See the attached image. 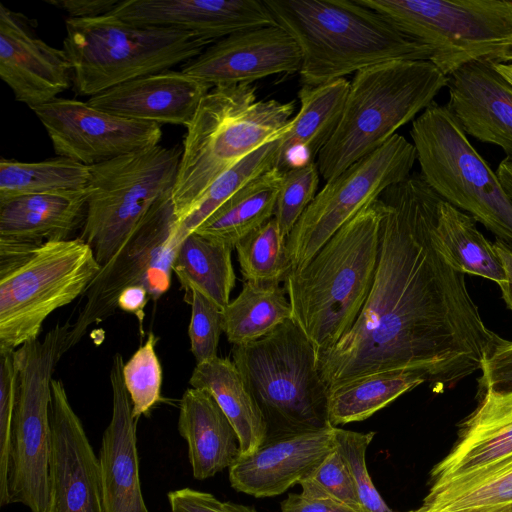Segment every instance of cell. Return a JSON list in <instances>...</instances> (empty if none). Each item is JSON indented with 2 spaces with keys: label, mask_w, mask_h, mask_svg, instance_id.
Masks as SVG:
<instances>
[{
  "label": "cell",
  "mask_w": 512,
  "mask_h": 512,
  "mask_svg": "<svg viewBox=\"0 0 512 512\" xmlns=\"http://www.w3.org/2000/svg\"><path fill=\"white\" fill-rule=\"evenodd\" d=\"M232 250L228 245L192 232L179 245L172 271L185 291L196 290L223 310L230 303L236 281Z\"/></svg>",
  "instance_id": "1f68e13d"
},
{
  "label": "cell",
  "mask_w": 512,
  "mask_h": 512,
  "mask_svg": "<svg viewBox=\"0 0 512 512\" xmlns=\"http://www.w3.org/2000/svg\"><path fill=\"white\" fill-rule=\"evenodd\" d=\"M286 238L274 218L236 246L244 281L285 282L292 269Z\"/></svg>",
  "instance_id": "8d00e7d4"
},
{
  "label": "cell",
  "mask_w": 512,
  "mask_h": 512,
  "mask_svg": "<svg viewBox=\"0 0 512 512\" xmlns=\"http://www.w3.org/2000/svg\"><path fill=\"white\" fill-rule=\"evenodd\" d=\"M512 510V457L479 472L433 485L414 512Z\"/></svg>",
  "instance_id": "4dcf8cb0"
},
{
  "label": "cell",
  "mask_w": 512,
  "mask_h": 512,
  "mask_svg": "<svg viewBox=\"0 0 512 512\" xmlns=\"http://www.w3.org/2000/svg\"><path fill=\"white\" fill-rule=\"evenodd\" d=\"M293 319L285 287L278 282L245 281L239 295L222 310V329L233 345H245Z\"/></svg>",
  "instance_id": "d6a6232c"
},
{
  "label": "cell",
  "mask_w": 512,
  "mask_h": 512,
  "mask_svg": "<svg viewBox=\"0 0 512 512\" xmlns=\"http://www.w3.org/2000/svg\"><path fill=\"white\" fill-rule=\"evenodd\" d=\"M349 89L350 82L345 78L301 88L300 110L279 139L278 169L286 171L293 151L298 149L305 151L307 161H315L338 127Z\"/></svg>",
  "instance_id": "4316f807"
},
{
  "label": "cell",
  "mask_w": 512,
  "mask_h": 512,
  "mask_svg": "<svg viewBox=\"0 0 512 512\" xmlns=\"http://www.w3.org/2000/svg\"><path fill=\"white\" fill-rule=\"evenodd\" d=\"M409 512H414V510H411ZM503 512H512V510H507V511H503Z\"/></svg>",
  "instance_id": "f5cc1de1"
},
{
  "label": "cell",
  "mask_w": 512,
  "mask_h": 512,
  "mask_svg": "<svg viewBox=\"0 0 512 512\" xmlns=\"http://www.w3.org/2000/svg\"><path fill=\"white\" fill-rule=\"evenodd\" d=\"M15 350H0V505L8 502V470L17 402Z\"/></svg>",
  "instance_id": "7bdbcfd3"
},
{
  "label": "cell",
  "mask_w": 512,
  "mask_h": 512,
  "mask_svg": "<svg viewBox=\"0 0 512 512\" xmlns=\"http://www.w3.org/2000/svg\"><path fill=\"white\" fill-rule=\"evenodd\" d=\"M100 269L79 237L43 243L0 239V350L38 339L46 318L82 296Z\"/></svg>",
  "instance_id": "8992f818"
},
{
  "label": "cell",
  "mask_w": 512,
  "mask_h": 512,
  "mask_svg": "<svg viewBox=\"0 0 512 512\" xmlns=\"http://www.w3.org/2000/svg\"><path fill=\"white\" fill-rule=\"evenodd\" d=\"M447 83L448 77L425 60L391 61L356 72L338 127L317 156L320 175L328 181L380 148Z\"/></svg>",
  "instance_id": "5b68a950"
},
{
  "label": "cell",
  "mask_w": 512,
  "mask_h": 512,
  "mask_svg": "<svg viewBox=\"0 0 512 512\" xmlns=\"http://www.w3.org/2000/svg\"><path fill=\"white\" fill-rule=\"evenodd\" d=\"M370 293L351 329L317 357L328 389L383 371L425 376L438 391L480 370L503 340L433 235L442 200L420 176L391 185Z\"/></svg>",
  "instance_id": "6da1fadb"
},
{
  "label": "cell",
  "mask_w": 512,
  "mask_h": 512,
  "mask_svg": "<svg viewBox=\"0 0 512 512\" xmlns=\"http://www.w3.org/2000/svg\"><path fill=\"white\" fill-rule=\"evenodd\" d=\"M435 243L457 271L484 277L499 286L505 273L494 244L477 229L470 215L441 200L433 230Z\"/></svg>",
  "instance_id": "f546056e"
},
{
  "label": "cell",
  "mask_w": 512,
  "mask_h": 512,
  "mask_svg": "<svg viewBox=\"0 0 512 512\" xmlns=\"http://www.w3.org/2000/svg\"><path fill=\"white\" fill-rule=\"evenodd\" d=\"M57 156L87 166L156 146L160 125L119 117L87 102L56 98L31 109Z\"/></svg>",
  "instance_id": "9a60e30c"
},
{
  "label": "cell",
  "mask_w": 512,
  "mask_h": 512,
  "mask_svg": "<svg viewBox=\"0 0 512 512\" xmlns=\"http://www.w3.org/2000/svg\"><path fill=\"white\" fill-rule=\"evenodd\" d=\"M281 512H359L330 498L312 497L303 493H290L281 502Z\"/></svg>",
  "instance_id": "bcb514c9"
},
{
  "label": "cell",
  "mask_w": 512,
  "mask_h": 512,
  "mask_svg": "<svg viewBox=\"0 0 512 512\" xmlns=\"http://www.w3.org/2000/svg\"><path fill=\"white\" fill-rule=\"evenodd\" d=\"M447 108L466 134L512 159V84L495 66L466 65L448 77Z\"/></svg>",
  "instance_id": "603a6c76"
},
{
  "label": "cell",
  "mask_w": 512,
  "mask_h": 512,
  "mask_svg": "<svg viewBox=\"0 0 512 512\" xmlns=\"http://www.w3.org/2000/svg\"><path fill=\"white\" fill-rule=\"evenodd\" d=\"M70 324H57L42 340L26 342L14 351L17 402L13 421L8 502L31 512H45L49 500L50 419L53 373L65 354Z\"/></svg>",
  "instance_id": "7c38bea8"
},
{
  "label": "cell",
  "mask_w": 512,
  "mask_h": 512,
  "mask_svg": "<svg viewBox=\"0 0 512 512\" xmlns=\"http://www.w3.org/2000/svg\"><path fill=\"white\" fill-rule=\"evenodd\" d=\"M279 139L264 144L244 157L208 187L194 210L178 224L181 241L238 190L262 173L276 167Z\"/></svg>",
  "instance_id": "d590c367"
},
{
  "label": "cell",
  "mask_w": 512,
  "mask_h": 512,
  "mask_svg": "<svg viewBox=\"0 0 512 512\" xmlns=\"http://www.w3.org/2000/svg\"><path fill=\"white\" fill-rule=\"evenodd\" d=\"M510 457L512 390L483 389L476 409L461 426L456 445L432 469V485L479 472Z\"/></svg>",
  "instance_id": "cb8c5ba5"
},
{
  "label": "cell",
  "mask_w": 512,
  "mask_h": 512,
  "mask_svg": "<svg viewBox=\"0 0 512 512\" xmlns=\"http://www.w3.org/2000/svg\"><path fill=\"white\" fill-rule=\"evenodd\" d=\"M319 174L317 162L314 160L284 171L273 218L286 239L315 198Z\"/></svg>",
  "instance_id": "f35d334b"
},
{
  "label": "cell",
  "mask_w": 512,
  "mask_h": 512,
  "mask_svg": "<svg viewBox=\"0 0 512 512\" xmlns=\"http://www.w3.org/2000/svg\"><path fill=\"white\" fill-rule=\"evenodd\" d=\"M182 150L160 144L90 167L80 239L103 266L151 208L172 192Z\"/></svg>",
  "instance_id": "8fae6325"
},
{
  "label": "cell",
  "mask_w": 512,
  "mask_h": 512,
  "mask_svg": "<svg viewBox=\"0 0 512 512\" xmlns=\"http://www.w3.org/2000/svg\"><path fill=\"white\" fill-rule=\"evenodd\" d=\"M426 46L449 77L460 68L512 62V1L357 0Z\"/></svg>",
  "instance_id": "9c48e42d"
},
{
  "label": "cell",
  "mask_w": 512,
  "mask_h": 512,
  "mask_svg": "<svg viewBox=\"0 0 512 512\" xmlns=\"http://www.w3.org/2000/svg\"><path fill=\"white\" fill-rule=\"evenodd\" d=\"M275 23L301 52L303 86L315 87L364 68L431 52L357 0H264Z\"/></svg>",
  "instance_id": "3957f363"
},
{
  "label": "cell",
  "mask_w": 512,
  "mask_h": 512,
  "mask_svg": "<svg viewBox=\"0 0 512 512\" xmlns=\"http://www.w3.org/2000/svg\"><path fill=\"white\" fill-rule=\"evenodd\" d=\"M52 445L45 512H105L101 467L63 382L52 380Z\"/></svg>",
  "instance_id": "2e32d148"
},
{
  "label": "cell",
  "mask_w": 512,
  "mask_h": 512,
  "mask_svg": "<svg viewBox=\"0 0 512 512\" xmlns=\"http://www.w3.org/2000/svg\"><path fill=\"white\" fill-rule=\"evenodd\" d=\"M90 167L65 157L39 162L0 161V202L24 195L86 189Z\"/></svg>",
  "instance_id": "e575fe53"
},
{
  "label": "cell",
  "mask_w": 512,
  "mask_h": 512,
  "mask_svg": "<svg viewBox=\"0 0 512 512\" xmlns=\"http://www.w3.org/2000/svg\"><path fill=\"white\" fill-rule=\"evenodd\" d=\"M65 51L77 95L95 96L119 84L186 63L212 42L189 32L139 26L112 14L66 18Z\"/></svg>",
  "instance_id": "52a82bcc"
},
{
  "label": "cell",
  "mask_w": 512,
  "mask_h": 512,
  "mask_svg": "<svg viewBox=\"0 0 512 512\" xmlns=\"http://www.w3.org/2000/svg\"><path fill=\"white\" fill-rule=\"evenodd\" d=\"M374 435L375 432L361 433L337 427V448L354 477L361 512H395L383 500L367 470L366 451Z\"/></svg>",
  "instance_id": "60d3db41"
},
{
  "label": "cell",
  "mask_w": 512,
  "mask_h": 512,
  "mask_svg": "<svg viewBox=\"0 0 512 512\" xmlns=\"http://www.w3.org/2000/svg\"><path fill=\"white\" fill-rule=\"evenodd\" d=\"M189 384L214 398L239 437L241 456L253 453L265 441V419L232 360L217 356L196 364Z\"/></svg>",
  "instance_id": "83f0119b"
},
{
  "label": "cell",
  "mask_w": 512,
  "mask_h": 512,
  "mask_svg": "<svg viewBox=\"0 0 512 512\" xmlns=\"http://www.w3.org/2000/svg\"><path fill=\"white\" fill-rule=\"evenodd\" d=\"M416 160L414 145L394 134L380 148L328 180L287 237L291 270L307 264L343 225L385 189L407 179Z\"/></svg>",
  "instance_id": "5bb4252c"
},
{
  "label": "cell",
  "mask_w": 512,
  "mask_h": 512,
  "mask_svg": "<svg viewBox=\"0 0 512 512\" xmlns=\"http://www.w3.org/2000/svg\"><path fill=\"white\" fill-rule=\"evenodd\" d=\"M283 171L262 173L214 211L195 231L235 249L237 244L273 218Z\"/></svg>",
  "instance_id": "f1b7e54d"
},
{
  "label": "cell",
  "mask_w": 512,
  "mask_h": 512,
  "mask_svg": "<svg viewBox=\"0 0 512 512\" xmlns=\"http://www.w3.org/2000/svg\"><path fill=\"white\" fill-rule=\"evenodd\" d=\"M421 177L443 200L512 242V199L447 106L433 102L410 131Z\"/></svg>",
  "instance_id": "30bf717a"
},
{
  "label": "cell",
  "mask_w": 512,
  "mask_h": 512,
  "mask_svg": "<svg viewBox=\"0 0 512 512\" xmlns=\"http://www.w3.org/2000/svg\"><path fill=\"white\" fill-rule=\"evenodd\" d=\"M493 244L505 273V281L500 285L502 297L506 305L512 310V249L500 239Z\"/></svg>",
  "instance_id": "681fc988"
},
{
  "label": "cell",
  "mask_w": 512,
  "mask_h": 512,
  "mask_svg": "<svg viewBox=\"0 0 512 512\" xmlns=\"http://www.w3.org/2000/svg\"><path fill=\"white\" fill-rule=\"evenodd\" d=\"M150 299L148 290L143 285H134L125 288L117 302L119 309L134 314L139 323L140 333L143 334L144 308Z\"/></svg>",
  "instance_id": "c3c4849f"
},
{
  "label": "cell",
  "mask_w": 512,
  "mask_h": 512,
  "mask_svg": "<svg viewBox=\"0 0 512 512\" xmlns=\"http://www.w3.org/2000/svg\"><path fill=\"white\" fill-rule=\"evenodd\" d=\"M124 360L116 353L110 370L112 416L104 430L99 452L105 512H150L139 476L137 420L126 390Z\"/></svg>",
  "instance_id": "44dd1931"
},
{
  "label": "cell",
  "mask_w": 512,
  "mask_h": 512,
  "mask_svg": "<svg viewBox=\"0 0 512 512\" xmlns=\"http://www.w3.org/2000/svg\"><path fill=\"white\" fill-rule=\"evenodd\" d=\"M496 70L512 84V62L495 66Z\"/></svg>",
  "instance_id": "816d5d0a"
},
{
  "label": "cell",
  "mask_w": 512,
  "mask_h": 512,
  "mask_svg": "<svg viewBox=\"0 0 512 512\" xmlns=\"http://www.w3.org/2000/svg\"><path fill=\"white\" fill-rule=\"evenodd\" d=\"M231 355L265 419L267 437L331 426L316 352L293 319L256 341L233 345Z\"/></svg>",
  "instance_id": "ba28073f"
},
{
  "label": "cell",
  "mask_w": 512,
  "mask_h": 512,
  "mask_svg": "<svg viewBox=\"0 0 512 512\" xmlns=\"http://www.w3.org/2000/svg\"><path fill=\"white\" fill-rule=\"evenodd\" d=\"M387 207L379 197L343 225L298 269L284 287L293 320L316 358L331 349L355 323L373 284Z\"/></svg>",
  "instance_id": "7a4b0ae2"
},
{
  "label": "cell",
  "mask_w": 512,
  "mask_h": 512,
  "mask_svg": "<svg viewBox=\"0 0 512 512\" xmlns=\"http://www.w3.org/2000/svg\"><path fill=\"white\" fill-rule=\"evenodd\" d=\"M185 300L191 306L188 328L190 350L196 363L217 357L222 329V310L196 290L185 291Z\"/></svg>",
  "instance_id": "b9f144b4"
},
{
  "label": "cell",
  "mask_w": 512,
  "mask_h": 512,
  "mask_svg": "<svg viewBox=\"0 0 512 512\" xmlns=\"http://www.w3.org/2000/svg\"><path fill=\"white\" fill-rule=\"evenodd\" d=\"M337 427L267 437L251 454L229 468V481L238 492L256 498L273 497L300 484L337 448Z\"/></svg>",
  "instance_id": "d6986e66"
},
{
  "label": "cell",
  "mask_w": 512,
  "mask_h": 512,
  "mask_svg": "<svg viewBox=\"0 0 512 512\" xmlns=\"http://www.w3.org/2000/svg\"><path fill=\"white\" fill-rule=\"evenodd\" d=\"M426 382L425 376L407 370L369 374L328 389L327 408L331 426L362 421L407 391Z\"/></svg>",
  "instance_id": "836d02e7"
},
{
  "label": "cell",
  "mask_w": 512,
  "mask_h": 512,
  "mask_svg": "<svg viewBox=\"0 0 512 512\" xmlns=\"http://www.w3.org/2000/svg\"><path fill=\"white\" fill-rule=\"evenodd\" d=\"M294 103L259 100L252 84L217 86L203 97L187 127L172 190L178 224L222 173L281 137Z\"/></svg>",
  "instance_id": "277c9868"
},
{
  "label": "cell",
  "mask_w": 512,
  "mask_h": 512,
  "mask_svg": "<svg viewBox=\"0 0 512 512\" xmlns=\"http://www.w3.org/2000/svg\"><path fill=\"white\" fill-rule=\"evenodd\" d=\"M496 175L506 194L512 199V159L504 158L497 168Z\"/></svg>",
  "instance_id": "f907efd6"
},
{
  "label": "cell",
  "mask_w": 512,
  "mask_h": 512,
  "mask_svg": "<svg viewBox=\"0 0 512 512\" xmlns=\"http://www.w3.org/2000/svg\"><path fill=\"white\" fill-rule=\"evenodd\" d=\"M177 428L187 442L192 474L197 480L229 469L241 456L234 427L205 390L191 387L183 393Z\"/></svg>",
  "instance_id": "d4e9b609"
},
{
  "label": "cell",
  "mask_w": 512,
  "mask_h": 512,
  "mask_svg": "<svg viewBox=\"0 0 512 512\" xmlns=\"http://www.w3.org/2000/svg\"><path fill=\"white\" fill-rule=\"evenodd\" d=\"M0 76L15 100L31 109L46 104L72 84L63 49L39 38L25 16L0 5Z\"/></svg>",
  "instance_id": "ac0fdd59"
},
{
  "label": "cell",
  "mask_w": 512,
  "mask_h": 512,
  "mask_svg": "<svg viewBox=\"0 0 512 512\" xmlns=\"http://www.w3.org/2000/svg\"><path fill=\"white\" fill-rule=\"evenodd\" d=\"M87 198L86 188L0 202V239L28 243L67 240L83 226Z\"/></svg>",
  "instance_id": "484cf974"
},
{
  "label": "cell",
  "mask_w": 512,
  "mask_h": 512,
  "mask_svg": "<svg viewBox=\"0 0 512 512\" xmlns=\"http://www.w3.org/2000/svg\"><path fill=\"white\" fill-rule=\"evenodd\" d=\"M157 337L150 332L131 358L122 375L135 418L146 415L161 399L162 368L155 351Z\"/></svg>",
  "instance_id": "74e56055"
},
{
  "label": "cell",
  "mask_w": 512,
  "mask_h": 512,
  "mask_svg": "<svg viewBox=\"0 0 512 512\" xmlns=\"http://www.w3.org/2000/svg\"><path fill=\"white\" fill-rule=\"evenodd\" d=\"M480 390H512V342L502 340L481 368Z\"/></svg>",
  "instance_id": "f6af8a7d"
},
{
  "label": "cell",
  "mask_w": 512,
  "mask_h": 512,
  "mask_svg": "<svg viewBox=\"0 0 512 512\" xmlns=\"http://www.w3.org/2000/svg\"><path fill=\"white\" fill-rule=\"evenodd\" d=\"M120 0H46V3L65 11L68 18L86 19L109 14Z\"/></svg>",
  "instance_id": "7dc6e473"
},
{
  "label": "cell",
  "mask_w": 512,
  "mask_h": 512,
  "mask_svg": "<svg viewBox=\"0 0 512 512\" xmlns=\"http://www.w3.org/2000/svg\"><path fill=\"white\" fill-rule=\"evenodd\" d=\"M110 14L134 25L189 32L212 43L240 31L276 25L258 0H120Z\"/></svg>",
  "instance_id": "ffe728a7"
},
{
  "label": "cell",
  "mask_w": 512,
  "mask_h": 512,
  "mask_svg": "<svg viewBox=\"0 0 512 512\" xmlns=\"http://www.w3.org/2000/svg\"><path fill=\"white\" fill-rule=\"evenodd\" d=\"M171 512H257L255 508L234 502H222L214 495L189 487L167 494Z\"/></svg>",
  "instance_id": "ee69618b"
},
{
  "label": "cell",
  "mask_w": 512,
  "mask_h": 512,
  "mask_svg": "<svg viewBox=\"0 0 512 512\" xmlns=\"http://www.w3.org/2000/svg\"><path fill=\"white\" fill-rule=\"evenodd\" d=\"M211 89L183 71L166 70L114 86L87 103L131 120L188 127Z\"/></svg>",
  "instance_id": "7402d4cb"
},
{
  "label": "cell",
  "mask_w": 512,
  "mask_h": 512,
  "mask_svg": "<svg viewBox=\"0 0 512 512\" xmlns=\"http://www.w3.org/2000/svg\"><path fill=\"white\" fill-rule=\"evenodd\" d=\"M300 66L296 41L276 24L221 38L186 62L181 71L214 88L252 84L275 74H294Z\"/></svg>",
  "instance_id": "e0dca14e"
},
{
  "label": "cell",
  "mask_w": 512,
  "mask_h": 512,
  "mask_svg": "<svg viewBox=\"0 0 512 512\" xmlns=\"http://www.w3.org/2000/svg\"><path fill=\"white\" fill-rule=\"evenodd\" d=\"M181 242L170 192L151 208L89 284L82 295L83 305L70 324L65 353L81 341L89 327L114 314L125 288L143 285L153 300L167 292Z\"/></svg>",
  "instance_id": "4fadbf2b"
},
{
  "label": "cell",
  "mask_w": 512,
  "mask_h": 512,
  "mask_svg": "<svg viewBox=\"0 0 512 512\" xmlns=\"http://www.w3.org/2000/svg\"><path fill=\"white\" fill-rule=\"evenodd\" d=\"M300 485L303 494L330 498L361 512L356 483L344 457L336 448Z\"/></svg>",
  "instance_id": "ab89813d"
}]
</instances>
